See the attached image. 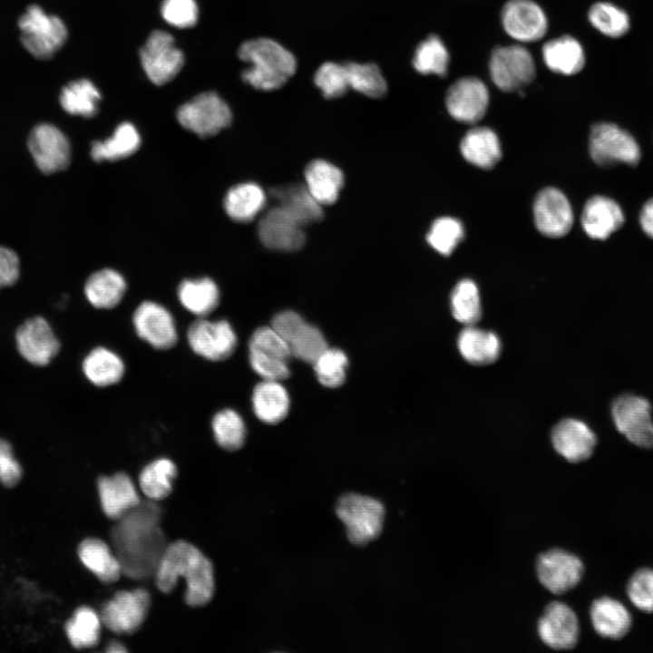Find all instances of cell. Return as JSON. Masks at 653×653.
Returning <instances> with one entry per match:
<instances>
[{
	"label": "cell",
	"mask_w": 653,
	"mask_h": 653,
	"mask_svg": "<svg viewBox=\"0 0 653 653\" xmlns=\"http://www.w3.org/2000/svg\"><path fill=\"white\" fill-rule=\"evenodd\" d=\"M160 517L161 511L155 503L140 502L112 529L115 554L126 576L141 579L156 571L167 547L159 525Z\"/></svg>",
	"instance_id": "cell-1"
},
{
	"label": "cell",
	"mask_w": 653,
	"mask_h": 653,
	"mask_svg": "<svg viewBox=\"0 0 653 653\" xmlns=\"http://www.w3.org/2000/svg\"><path fill=\"white\" fill-rule=\"evenodd\" d=\"M157 588L170 593L180 577L186 581L185 601L204 606L214 594L215 582L210 560L194 545L180 540L167 545L155 571Z\"/></svg>",
	"instance_id": "cell-2"
},
{
	"label": "cell",
	"mask_w": 653,
	"mask_h": 653,
	"mask_svg": "<svg viewBox=\"0 0 653 653\" xmlns=\"http://www.w3.org/2000/svg\"><path fill=\"white\" fill-rule=\"evenodd\" d=\"M239 58L249 63L242 79L261 91L282 87L296 73L294 54L277 41L259 37L244 42L239 49Z\"/></svg>",
	"instance_id": "cell-3"
},
{
	"label": "cell",
	"mask_w": 653,
	"mask_h": 653,
	"mask_svg": "<svg viewBox=\"0 0 653 653\" xmlns=\"http://www.w3.org/2000/svg\"><path fill=\"white\" fill-rule=\"evenodd\" d=\"M24 47L37 59H50L63 45L67 29L57 16L31 5L18 21Z\"/></svg>",
	"instance_id": "cell-4"
},
{
	"label": "cell",
	"mask_w": 653,
	"mask_h": 653,
	"mask_svg": "<svg viewBox=\"0 0 653 653\" xmlns=\"http://www.w3.org/2000/svg\"><path fill=\"white\" fill-rule=\"evenodd\" d=\"M336 514L346 525L348 539L354 544L365 545L381 532L385 511L375 499L349 493L338 501Z\"/></svg>",
	"instance_id": "cell-5"
},
{
	"label": "cell",
	"mask_w": 653,
	"mask_h": 653,
	"mask_svg": "<svg viewBox=\"0 0 653 653\" xmlns=\"http://www.w3.org/2000/svg\"><path fill=\"white\" fill-rule=\"evenodd\" d=\"M229 105L213 92L200 93L177 111V120L185 129L201 138L213 136L231 122Z\"/></svg>",
	"instance_id": "cell-6"
},
{
	"label": "cell",
	"mask_w": 653,
	"mask_h": 653,
	"mask_svg": "<svg viewBox=\"0 0 653 653\" xmlns=\"http://www.w3.org/2000/svg\"><path fill=\"white\" fill-rule=\"evenodd\" d=\"M590 153L600 166L617 163L636 165L640 160V150L636 140L615 123L599 122L590 133Z\"/></svg>",
	"instance_id": "cell-7"
},
{
	"label": "cell",
	"mask_w": 653,
	"mask_h": 653,
	"mask_svg": "<svg viewBox=\"0 0 653 653\" xmlns=\"http://www.w3.org/2000/svg\"><path fill=\"white\" fill-rule=\"evenodd\" d=\"M489 71L493 83L503 92L521 90L536 73L532 55L520 44L496 47L490 57Z\"/></svg>",
	"instance_id": "cell-8"
},
{
	"label": "cell",
	"mask_w": 653,
	"mask_h": 653,
	"mask_svg": "<svg viewBox=\"0 0 653 653\" xmlns=\"http://www.w3.org/2000/svg\"><path fill=\"white\" fill-rule=\"evenodd\" d=\"M611 416L617 430L631 443L653 449L651 404L644 397L624 394L611 404Z\"/></svg>",
	"instance_id": "cell-9"
},
{
	"label": "cell",
	"mask_w": 653,
	"mask_h": 653,
	"mask_svg": "<svg viewBox=\"0 0 653 653\" xmlns=\"http://www.w3.org/2000/svg\"><path fill=\"white\" fill-rule=\"evenodd\" d=\"M141 66L148 78L157 85L172 80L180 71L184 56L175 45L171 34L153 31L140 50Z\"/></svg>",
	"instance_id": "cell-10"
},
{
	"label": "cell",
	"mask_w": 653,
	"mask_h": 653,
	"mask_svg": "<svg viewBox=\"0 0 653 653\" xmlns=\"http://www.w3.org/2000/svg\"><path fill=\"white\" fill-rule=\"evenodd\" d=\"M271 326L288 343L292 356L306 363L313 364L327 348L322 332L294 311L286 310L277 314L271 321Z\"/></svg>",
	"instance_id": "cell-11"
},
{
	"label": "cell",
	"mask_w": 653,
	"mask_h": 653,
	"mask_svg": "<svg viewBox=\"0 0 653 653\" xmlns=\"http://www.w3.org/2000/svg\"><path fill=\"white\" fill-rule=\"evenodd\" d=\"M187 340L193 352L210 361L229 358L237 346V336L225 319L199 317L187 331Z\"/></svg>",
	"instance_id": "cell-12"
},
{
	"label": "cell",
	"mask_w": 653,
	"mask_h": 653,
	"mask_svg": "<svg viewBox=\"0 0 653 653\" xmlns=\"http://www.w3.org/2000/svg\"><path fill=\"white\" fill-rule=\"evenodd\" d=\"M151 605L147 590H121L107 601L101 610V620L110 630L132 634L143 623Z\"/></svg>",
	"instance_id": "cell-13"
},
{
	"label": "cell",
	"mask_w": 653,
	"mask_h": 653,
	"mask_svg": "<svg viewBox=\"0 0 653 653\" xmlns=\"http://www.w3.org/2000/svg\"><path fill=\"white\" fill-rule=\"evenodd\" d=\"M29 152L39 171L52 174L65 170L71 160V148L67 137L50 123L36 125L27 141Z\"/></svg>",
	"instance_id": "cell-14"
},
{
	"label": "cell",
	"mask_w": 653,
	"mask_h": 653,
	"mask_svg": "<svg viewBox=\"0 0 653 653\" xmlns=\"http://www.w3.org/2000/svg\"><path fill=\"white\" fill-rule=\"evenodd\" d=\"M132 324L137 336L156 349H170L178 341L172 315L156 302L141 303L133 312Z\"/></svg>",
	"instance_id": "cell-15"
},
{
	"label": "cell",
	"mask_w": 653,
	"mask_h": 653,
	"mask_svg": "<svg viewBox=\"0 0 653 653\" xmlns=\"http://www.w3.org/2000/svg\"><path fill=\"white\" fill-rule=\"evenodd\" d=\"M584 565L576 555L562 550L542 553L537 561V575L550 592L560 595L573 589L581 580Z\"/></svg>",
	"instance_id": "cell-16"
},
{
	"label": "cell",
	"mask_w": 653,
	"mask_h": 653,
	"mask_svg": "<svg viewBox=\"0 0 653 653\" xmlns=\"http://www.w3.org/2000/svg\"><path fill=\"white\" fill-rule=\"evenodd\" d=\"M489 92L483 82L473 76L455 81L447 90L445 105L450 115L458 122L475 123L485 114Z\"/></svg>",
	"instance_id": "cell-17"
},
{
	"label": "cell",
	"mask_w": 653,
	"mask_h": 653,
	"mask_svg": "<svg viewBox=\"0 0 653 653\" xmlns=\"http://www.w3.org/2000/svg\"><path fill=\"white\" fill-rule=\"evenodd\" d=\"M504 31L514 40L523 43L541 39L548 29L545 13L532 0H509L501 13Z\"/></svg>",
	"instance_id": "cell-18"
},
{
	"label": "cell",
	"mask_w": 653,
	"mask_h": 653,
	"mask_svg": "<svg viewBox=\"0 0 653 653\" xmlns=\"http://www.w3.org/2000/svg\"><path fill=\"white\" fill-rule=\"evenodd\" d=\"M17 349L29 363L43 366L57 355L60 342L49 323L42 317H34L19 326L15 334Z\"/></svg>",
	"instance_id": "cell-19"
},
{
	"label": "cell",
	"mask_w": 653,
	"mask_h": 653,
	"mask_svg": "<svg viewBox=\"0 0 653 653\" xmlns=\"http://www.w3.org/2000/svg\"><path fill=\"white\" fill-rule=\"evenodd\" d=\"M538 634L542 642L553 649L572 648L580 636L578 617L567 604L551 602L539 620Z\"/></svg>",
	"instance_id": "cell-20"
},
{
	"label": "cell",
	"mask_w": 653,
	"mask_h": 653,
	"mask_svg": "<svg viewBox=\"0 0 653 653\" xmlns=\"http://www.w3.org/2000/svg\"><path fill=\"white\" fill-rule=\"evenodd\" d=\"M533 217L538 230L550 238L566 235L573 224L570 204L555 188H546L539 192L533 205Z\"/></svg>",
	"instance_id": "cell-21"
},
{
	"label": "cell",
	"mask_w": 653,
	"mask_h": 653,
	"mask_svg": "<svg viewBox=\"0 0 653 653\" xmlns=\"http://www.w3.org/2000/svg\"><path fill=\"white\" fill-rule=\"evenodd\" d=\"M258 234L265 247L278 251H296L305 243L303 226L279 206L263 215Z\"/></svg>",
	"instance_id": "cell-22"
},
{
	"label": "cell",
	"mask_w": 653,
	"mask_h": 653,
	"mask_svg": "<svg viewBox=\"0 0 653 653\" xmlns=\"http://www.w3.org/2000/svg\"><path fill=\"white\" fill-rule=\"evenodd\" d=\"M556 452L570 463L590 458L597 443L594 432L584 422L568 418L558 423L551 432Z\"/></svg>",
	"instance_id": "cell-23"
},
{
	"label": "cell",
	"mask_w": 653,
	"mask_h": 653,
	"mask_svg": "<svg viewBox=\"0 0 653 653\" xmlns=\"http://www.w3.org/2000/svg\"><path fill=\"white\" fill-rule=\"evenodd\" d=\"M97 487L102 509L110 519L120 520L141 502L134 483L125 473L100 477Z\"/></svg>",
	"instance_id": "cell-24"
},
{
	"label": "cell",
	"mask_w": 653,
	"mask_h": 653,
	"mask_svg": "<svg viewBox=\"0 0 653 653\" xmlns=\"http://www.w3.org/2000/svg\"><path fill=\"white\" fill-rule=\"evenodd\" d=\"M625 217L619 205L604 196H594L585 204L581 224L586 234L594 239H605L618 230Z\"/></svg>",
	"instance_id": "cell-25"
},
{
	"label": "cell",
	"mask_w": 653,
	"mask_h": 653,
	"mask_svg": "<svg viewBox=\"0 0 653 653\" xmlns=\"http://www.w3.org/2000/svg\"><path fill=\"white\" fill-rule=\"evenodd\" d=\"M590 616L595 631L606 638H623L632 625V618L628 609L620 601L609 597L594 600L590 606Z\"/></svg>",
	"instance_id": "cell-26"
},
{
	"label": "cell",
	"mask_w": 653,
	"mask_h": 653,
	"mask_svg": "<svg viewBox=\"0 0 653 653\" xmlns=\"http://www.w3.org/2000/svg\"><path fill=\"white\" fill-rule=\"evenodd\" d=\"M542 59L552 72L573 75L585 65V54L580 43L570 35H562L546 42L541 49Z\"/></svg>",
	"instance_id": "cell-27"
},
{
	"label": "cell",
	"mask_w": 653,
	"mask_h": 653,
	"mask_svg": "<svg viewBox=\"0 0 653 653\" xmlns=\"http://www.w3.org/2000/svg\"><path fill=\"white\" fill-rule=\"evenodd\" d=\"M457 346L461 356L468 363L477 365L493 363L501 353L498 336L474 325L465 326L459 333Z\"/></svg>",
	"instance_id": "cell-28"
},
{
	"label": "cell",
	"mask_w": 653,
	"mask_h": 653,
	"mask_svg": "<svg viewBox=\"0 0 653 653\" xmlns=\"http://www.w3.org/2000/svg\"><path fill=\"white\" fill-rule=\"evenodd\" d=\"M252 406L256 416L267 424H277L288 414L290 399L280 381L263 380L253 389Z\"/></svg>",
	"instance_id": "cell-29"
},
{
	"label": "cell",
	"mask_w": 653,
	"mask_h": 653,
	"mask_svg": "<svg viewBox=\"0 0 653 653\" xmlns=\"http://www.w3.org/2000/svg\"><path fill=\"white\" fill-rule=\"evenodd\" d=\"M305 180V186L321 205L334 203L344 184L340 169L324 160L313 161L307 166Z\"/></svg>",
	"instance_id": "cell-30"
},
{
	"label": "cell",
	"mask_w": 653,
	"mask_h": 653,
	"mask_svg": "<svg viewBox=\"0 0 653 653\" xmlns=\"http://www.w3.org/2000/svg\"><path fill=\"white\" fill-rule=\"evenodd\" d=\"M271 196L280 208L303 227L318 221L323 217L322 205L311 195L306 186L288 185L272 190Z\"/></svg>",
	"instance_id": "cell-31"
},
{
	"label": "cell",
	"mask_w": 653,
	"mask_h": 653,
	"mask_svg": "<svg viewBox=\"0 0 653 653\" xmlns=\"http://www.w3.org/2000/svg\"><path fill=\"white\" fill-rule=\"evenodd\" d=\"M460 150L468 162L482 169L492 168L502 157L498 136L487 127L471 129L463 136Z\"/></svg>",
	"instance_id": "cell-32"
},
{
	"label": "cell",
	"mask_w": 653,
	"mask_h": 653,
	"mask_svg": "<svg viewBox=\"0 0 653 653\" xmlns=\"http://www.w3.org/2000/svg\"><path fill=\"white\" fill-rule=\"evenodd\" d=\"M126 291V282L116 270L103 268L93 273L85 282L84 294L89 303L100 309L115 307Z\"/></svg>",
	"instance_id": "cell-33"
},
{
	"label": "cell",
	"mask_w": 653,
	"mask_h": 653,
	"mask_svg": "<svg viewBox=\"0 0 653 653\" xmlns=\"http://www.w3.org/2000/svg\"><path fill=\"white\" fill-rule=\"evenodd\" d=\"M78 555L83 565L102 582H115L122 573L116 554L100 539L83 540L79 545Z\"/></svg>",
	"instance_id": "cell-34"
},
{
	"label": "cell",
	"mask_w": 653,
	"mask_h": 653,
	"mask_svg": "<svg viewBox=\"0 0 653 653\" xmlns=\"http://www.w3.org/2000/svg\"><path fill=\"white\" fill-rule=\"evenodd\" d=\"M82 368L85 377L93 385L100 387L119 383L125 371L122 358L103 346L91 350L84 357Z\"/></svg>",
	"instance_id": "cell-35"
},
{
	"label": "cell",
	"mask_w": 653,
	"mask_h": 653,
	"mask_svg": "<svg viewBox=\"0 0 653 653\" xmlns=\"http://www.w3.org/2000/svg\"><path fill=\"white\" fill-rule=\"evenodd\" d=\"M180 304L191 314L205 317L219 305V290L210 278L185 279L178 288Z\"/></svg>",
	"instance_id": "cell-36"
},
{
	"label": "cell",
	"mask_w": 653,
	"mask_h": 653,
	"mask_svg": "<svg viewBox=\"0 0 653 653\" xmlns=\"http://www.w3.org/2000/svg\"><path fill=\"white\" fill-rule=\"evenodd\" d=\"M265 204L264 190L253 182L240 183L232 187L224 200L227 214L239 222L252 220L263 210Z\"/></svg>",
	"instance_id": "cell-37"
},
{
	"label": "cell",
	"mask_w": 653,
	"mask_h": 653,
	"mask_svg": "<svg viewBox=\"0 0 653 653\" xmlns=\"http://www.w3.org/2000/svg\"><path fill=\"white\" fill-rule=\"evenodd\" d=\"M140 144L141 137L136 128L130 122H122L107 140L93 142L91 155L96 161H117L134 153Z\"/></svg>",
	"instance_id": "cell-38"
},
{
	"label": "cell",
	"mask_w": 653,
	"mask_h": 653,
	"mask_svg": "<svg viewBox=\"0 0 653 653\" xmlns=\"http://www.w3.org/2000/svg\"><path fill=\"white\" fill-rule=\"evenodd\" d=\"M59 100L66 112L88 118L96 114L101 93L91 81L81 79L64 86Z\"/></svg>",
	"instance_id": "cell-39"
},
{
	"label": "cell",
	"mask_w": 653,
	"mask_h": 653,
	"mask_svg": "<svg viewBox=\"0 0 653 653\" xmlns=\"http://www.w3.org/2000/svg\"><path fill=\"white\" fill-rule=\"evenodd\" d=\"M177 472V467L171 460L168 458L154 460L140 473L141 490L152 501L164 499L172 491V482Z\"/></svg>",
	"instance_id": "cell-40"
},
{
	"label": "cell",
	"mask_w": 653,
	"mask_h": 653,
	"mask_svg": "<svg viewBox=\"0 0 653 653\" xmlns=\"http://www.w3.org/2000/svg\"><path fill=\"white\" fill-rule=\"evenodd\" d=\"M450 55L443 42L436 34L429 35L415 49L413 66L422 74H435L445 77L448 72Z\"/></svg>",
	"instance_id": "cell-41"
},
{
	"label": "cell",
	"mask_w": 653,
	"mask_h": 653,
	"mask_svg": "<svg viewBox=\"0 0 653 653\" xmlns=\"http://www.w3.org/2000/svg\"><path fill=\"white\" fill-rule=\"evenodd\" d=\"M348 87L370 98H381L387 92V83L378 65L374 63H344Z\"/></svg>",
	"instance_id": "cell-42"
},
{
	"label": "cell",
	"mask_w": 653,
	"mask_h": 653,
	"mask_svg": "<svg viewBox=\"0 0 653 653\" xmlns=\"http://www.w3.org/2000/svg\"><path fill=\"white\" fill-rule=\"evenodd\" d=\"M588 18L596 30L611 38L625 35L630 28L629 14L619 6L607 1L593 4L589 10Z\"/></svg>",
	"instance_id": "cell-43"
},
{
	"label": "cell",
	"mask_w": 653,
	"mask_h": 653,
	"mask_svg": "<svg viewBox=\"0 0 653 653\" xmlns=\"http://www.w3.org/2000/svg\"><path fill=\"white\" fill-rule=\"evenodd\" d=\"M102 620L91 608H78L65 623V632L71 644L76 648L95 646L100 638Z\"/></svg>",
	"instance_id": "cell-44"
},
{
	"label": "cell",
	"mask_w": 653,
	"mask_h": 653,
	"mask_svg": "<svg viewBox=\"0 0 653 653\" xmlns=\"http://www.w3.org/2000/svg\"><path fill=\"white\" fill-rule=\"evenodd\" d=\"M453 317L465 326L475 325L481 318L482 307L479 290L471 279H463L453 288L451 297Z\"/></svg>",
	"instance_id": "cell-45"
},
{
	"label": "cell",
	"mask_w": 653,
	"mask_h": 653,
	"mask_svg": "<svg viewBox=\"0 0 653 653\" xmlns=\"http://www.w3.org/2000/svg\"><path fill=\"white\" fill-rule=\"evenodd\" d=\"M211 428L217 443L225 450H238L245 442L244 421L232 409L226 408L219 411L212 418Z\"/></svg>",
	"instance_id": "cell-46"
},
{
	"label": "cell",
	"mask_w": 653,
	"mask_h": 653,
	"mask_svg": "<svg viewBox=\"0 0 653 653\" xmlns=\"http://www.w3.org/2000/svg\"><path fill=\"white\" fill-rule=\"evenodd\" d=\"M313 365L320 384L336 388L341 386L346 380L348 359L342 350L327 347L315 360Z\"/></svg>",
	"instance_id": "cell-47"
},
{
	"label": "cell",
	"mask_w": 653,
	"mask_h": 653,
	"mask_svg": "<svg viewBox=\"0 0 653 653\" xmlns=\"http://www.w3.org/2000/svg\"><path fill=\"white\" fill-rule=\"evenodd\" d=\"M463 224L451 217L439 218L432 224L427 242L440 254L448 256L463 239Z\"/></svg>",
	"instance_id": "cell-48"
},
{
	"label": "cell",
	"mask_w": 653,
	"mask_h": 653,
	"mask_svg": "<svg viewBox=\"0 0 653 653\" xmlns=\"http://www.w3.org/2000/svg\"><path fill=\"white\" fill-rule=\"evenodd\" d=\"M314 83L326 99L341 97L349 89L344 63L335 62L321 64L314 75Z\"/></svg>",
	"instance_id": "cell-49"
},
{
	"label": "cell",
	"mask_w": 653,
	"mask_h": 653,
	"mask_svg": "<svg viewBox=\"0 0 653 653\" xmlns=\"http://www.w3.org/2000/svg\"><path fill=\"white\" fill-rule=\"evenodd\" d=\"M249 351H255L288 362L292 356L288 343L271 326H261L254 331L249 339Z\"/></svg>",
	"instance_id": "cell-50"
},
{
	"label": "cell",
	"mask_w": 653,
	"mask_h": 653,
	"mask_svg": "<svg viewBox=\"0 0 653 653\" xmlns=\"http://www.w3.org/2000/svg\"><path fill=\"white\" fill-rule=\"evenodd\" d=\"M627 594L631 603L639 610L653 612V570L643 568L637 570L627 585Z\"/></svg>",
	"instance_id": "cell-51"
},
{
	"label": "cell",
	"mask_w": 653,
	"mask_h": 653,
	"mask_svg": "<svg viewBox=\"0 0 653 653\" xmlns=\"http://www.w3.org/2000/svg\"><path fill=\"white\" fill-rule=\"evenodd\" d=\"M161 13L168 24L178 28L194 25L199 15L195 0H163Z\"/></svg>",
	"instance_id": "cell-52"
},
{
	"label": "cell",
	"mask_w": 653,
	"mask_h": 653,
	"mask_svg": "<svg viewBox=\"0 0 653 653\" xmlns=\"http://www.w3.org/2000/svg\"><path fill=\"white\" fill-rule=\"evenodd\" d=\"M249 360L252 369L263 380L282 381L289 375L288 361L255 351H249Z\"/></svg>",
	"instance_id": "cell-53"
},
{
	"label": "cell",
	"mask_w": 653,
	"mask_h": 653,
	"mask_svg": "<svg viewBox=\"0 0 653 653\" xmlns=\"http://www.w3.org/2000/svg\"><path fill=\"white\" fill-rule=\"evenodd\" d=\"M21 477L22 467L14 456L11 444L0 438V482L6 487H12Z\"/></svg>",
	"instance_id": "cell-54"
},
{
	"label": "cell",
	"mask_w": 653,
	"mask_h": 653,
	"mask_svg": "<svg viewBox=\"0 0 653 653\" xmlns=\"http://www.w3.org/2000/svg\"><path fill=\"white\" fill-rule=\"evenodd\" d=\"M20 275L19 258L15 252L0 246V288L14 285Z\"/></svg>",
	"instance_id": "cell-55"
},
{
	"label": "cell",
	"mask_w": 653,
	"mask_h": 653,
	"mask_svg": "<svg viewBox=\"0 0 653 653\" xmlns=\"http://www.w3.org/2000/svg\"><path fill=\"white\" fill-rule=\"evenodd\" d=\"M639 222L643 231L653 239V199L643 205L639 214Z\"/></svg>",
	"instance_id": "cell-56"
},
{
	"label": "cell",
	"mask_w": 653,
	"mask_h": 653,
	"mask_svg": "<svg viewBox=\"0 0 653 653\" xmlns=\"http://www.w3.org/2000/svg\"><path fill=\"white\" fill-rule=\"evenodd\" d=\"M107 652L111 653H119V652H126L127 649L124 648V646L117 641L112 642L108 645L106 648Z\"/></svg>",
	"instance_id": "cell-57"
}]
</instances>
